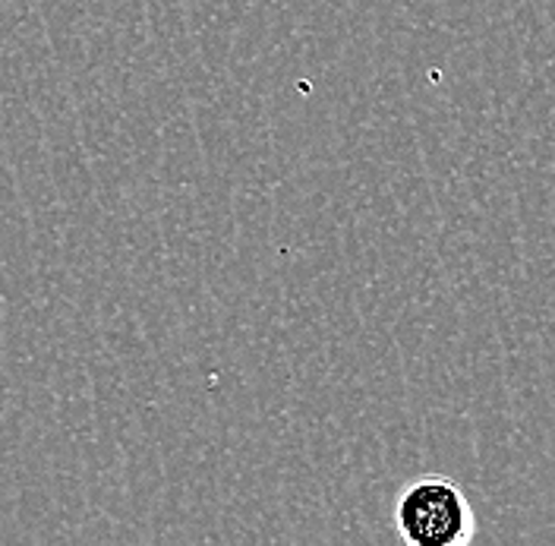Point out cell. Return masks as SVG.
I'll return each mask as SVG.
<instances>
[{
  "instance_id": "1",
  "label": "cell",
  "mask_w": 555,
  "mask_h": 546,
  "mask_svg": "<svg viewBox=\"0 0 555 546\" xmlns=\"http://www.w3.org/2000/svg\"><path fill=\"white\" fill-rule=\"evenodd\" d=\"M395 531L411 546H464L474 541L477 518L454 480L420 478L395 503Z\"/></svg>"
}]
</instances>
